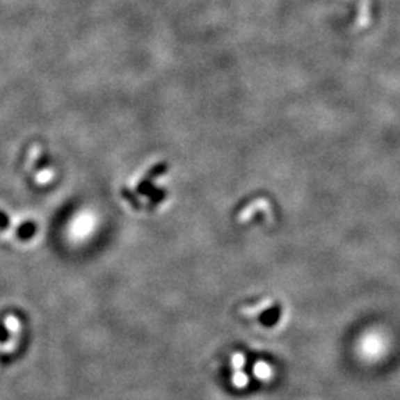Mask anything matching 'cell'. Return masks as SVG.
<instances>
[{
    "mask_svg": "<svg viewBox=\"0 0 400 400\" xmlns=\"http://www.w3.org/2000/svg\"><path fill=\"white\" fill-rule=\"evenodd\" d=\"M254 375L257 376V378L259 381H270L271 380V376L274 375V371L273 368L270 367V365L264 360H258L255 365H254Z\"/></svg>",
    "mask_w": 400,
    "mask_h": 400,
    "instance_id": "6da1fadb",
    "label": "cell"
},
{
    "mask_svg": "<svg viewBox=\"0 0 400 400\" xmlns=\"http://www.w3.org/2000/svg\"><path fill=\"white\" fill-rule=\"evenodd\" d=\"M245 367V356L242 353H234L233 358H232V368L233 372H239V371H243Z\"/></svg>",
    "mask_w": 400,
    "mask_h": 400,
    "instance_id": "7a4b0ae2",
    "label": "cell"
}]
</instances>
